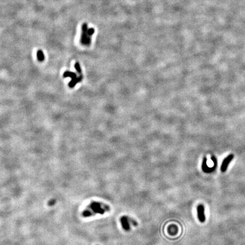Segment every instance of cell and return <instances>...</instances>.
<instances>
[{
	"mask_svg": "<svg viewBox=\"0 0 245 245\" xmlns=\"http://www.w3.org/2000/svg\"><path fill=\"white\" fill-rule=\"evenodd\" d=\"M109 210V207L102 203L96 202H92L82 213V216L85 217L93 216L96 214H103L106 211Z\"/></svg>",
	"mask_w": 245,
	"mask_h": 245,
	"instance_id": "cell-1",
	"label": "cell"
},
{
	"mask_svg": "<svg viewBox=\"0 0 245 245\" xmlns=\"http://www.w3.org/2000/svg\"><path fill=\"white\" fill-rule=\"evenodd\" d=\"M234 154H230L224 159L221 166V171L222 172L224 173L227 170L228 166L229 165L230 162H232L233 158H234Z\"/></svg>",
	"mask_w": 245,
	"mask_h": 245,
	"instance_id": "cell-4",
	"label": "cell"
},
{
	"mask_svg": "<svg viewBox=\"0 0 245 245\" xmlns=\"http://www.w3.org/2000/svg\"><path fill=\"white\" fill-rule=\"evenodd\" d=\"M63 77L64 78L70 77L71 79L70 82L68 84V86L70 88H73L76 84L80 82L83 79L82 75H81L79 77H77V75L75 73L71 72V71H65L63 74Z\"/></svg>",
	"mask_w": 245,
	"mask_h": 245,
	"instance_id": "cell-3",
	"label": "cell"
},
{
	"mask_svg": "<svg viewBox=\"0 0 245 245\" xmlns=\"http://www.w3.org/2000/svg\"><path fill=\"white\" fill-rule=\"evenodd\" d=\"M129 218L127 216H122L120 218V222L122 228L126 230L130 229V225L129 223Z\"/></svg>",
	"mask_w": 245,
	"mask_h": 245,
	"instance_id": "cell-6",
	"label": "cell"
},
{
	"mask_svg": "<svg viewBox=\"0 0 245 245\" xmlns=\"http://www.w3.org/2000/svg\"><path fill=\"white\" fill-rule=\"evenodd\" d=\"M198 216L199 221L201 223H204L205 221V208L202 204H200L198 207Z\"/></svg>",
	"mask_w": 245,
	"mask_h": 245,
	"instance_id": "cell-5",
	"label": "cell"
},
{
	"mask_svg": "<svg viewBox=\"0 0 245 245\" xmlns=\"http://www.w3.org/2000/svg\"><path fill=\"white\" fill-rule=\"evenodd\" d=\"M82 32L81 35L80 43L82 45L89 46L91 43V36L87 35V31L88 30V24L86 23H84L82 25Z\"/></svg>",
	"mask_w": 245,
	"mask_h": 245,
	"instance_id": "cell-2",
	"label": "cell"
},
{
	"mask_svg": "<svg viewBox=\"0 0 245 245\" xmlns=\"http://www.w3.org/2000/svg\"><path fill=\"white\" fill-rule=\"evenodd\" d=\"M94 32H95V30L93 28H90L88 29V30L87 31V35L89 36H92V35L94 34Z\"/></svg>",
	"mask_w": 245,
	"mask_h": 245,
	"instance_id": "cell-10",
	"label": "cell"
},
{
	"mask_svg": "<svg viewBox=\"0 0 245 245\" xmlns=\"http://www.w3.org/2000/svg\"><path fill=\"white\" fill-rule=\"evenodd\" d=\"M36 56H37V59H38V60L40 62H42L45 59V56L44 55V53L42 51V50H39L36 53Z\"/></svg>",
	"mask_w": 245,
	"mask_h": 245,
	"instance_id": "cell-8",
	"label": "cell"
},
{
	"mask_svg": "<svg viewBox=\"0 0 245 245\" xmlns=\"http://www.w3.org/2000/svg\"><path fill=\"white\" fill-rule=\"evenodd\" d=\"M202 168L204 172L206 173H210L212 171H213L214 170V168H209L207 166V158L205 157H204L203 161V164H202Z\"/></svg>",
	"mask_w": 245,
	"mask_h": 245,
	"instance_id": "cell-7",
	"label": "cell"
},
{
	"mask_svg": "<svg viewBox=\"0 0 245 245\" xmlns=\"http://www.w3.org/2000/svg\"><path fill=\"white\" fill-rule=\"evenodd\" d=\"M75 68H76V70H77V72L78 73H80V74L81 73L82 70H81V69L80 65L79 64V62H76L75 65Z\"/></svg>",
	"mask_w": 245,
	"mask_h": 245,
	"instance_id": "cell-9",
	"label": "cell"
}]
</instances>
